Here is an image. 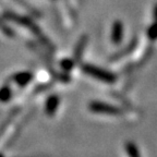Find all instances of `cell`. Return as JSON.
Wrapping results in <instances>:
<instances>
[{
    "instance_id": "6da1fadb",
    "label": "cell",
    "mask_w": 157,
    "mask_h": 157,
    "mask_svg": "<svg viewBox=\"0 0 157 157\" xmlns=\"http://www.w3.org/2000/svg\"><path fill=\"white\" fill-rule=\"evenodd\" d=\"M83 71L85 73L90 74L91 76H94V78H98V80H101V81L105 82H111L113 80V75L108 72L104 71L101 69L96 68L95 66H92V64H85L83 66Z\"/></svg>"
},
{
    "instance_id": "7a4b0ae2",
    "label": "cell",
    "mask_w": 157,
    "mask_h": 157,
    "mask_svg": "<svg viewBox=\"0 0 157 157\" xmlns=\"http://www.w3.org/2000/svg\"><path fill=\"white\" fill-rule=\"evenodd\" d=\"M91 110L93 111H97V113H117V109L116 108H113L110 106L106 105V104H101V103H92L91 106Z\"/></svg>"
},
{
    "instance_id": "3957f363",
    "label": "cell",
    "mask_w": 157,
    "mask_h": 157,
    "mask_svg": "<svg viewBox=\"0 0 157 157\" xmlns=\"http://www.w3.org/2000/svg\"><path fill=\"white\" fill-rule=\"evenodd\" d=\"M59 105V98L56 95H54L52 97H50L47 101V105H46V113L49 116L54 115V113L56 111V109L58 108Z\"/></svg>"
},
{
    "instance_id": "277c9868",
    "label": "cell",
    "mask_w": 157,
    "mask_h": 157,
    "mask_svg": "<svg viewBox=\"0 0 157 157\" xmlns=\"http://www.w3.org/2000/svg\"><path fill=\"white\" fill-rule=\"evenodd\" d=\"M13 80L20 85H25L32 80V74L29 72H21V73L15 74Z\"/></svg>"
},
{
    "instance_id": "5b68a950",
    "label": "cell",
    "mask_w": 157,
    "mask_h": 157,
    "mask_svg": "<svg viewBox=\"0 0 157 157\" xmlns=\"http://www.w3.org/2000/svg\"><path fill=\"white\" fill-rule=\"evenodd\" d=\"M10 96H11V91L8 86H3L2 88H0V101H7L8 99H10Z\"/></svg>"
},
{
    "instance_id": "8992f818",
    "label": "cell",
    "mask_w": 157,
    "mask_h": 157,
    "mask_svg": "<svg viewBox=\"0 0 157 157\" xmlns=\"http://www.w3.org/2000/svg\"><path fill=\"white\" fill-rule=\"evenodd\" d=\"M0 157H2V155H0Z\"/></svg>"
}]
</instances>
